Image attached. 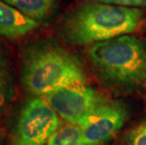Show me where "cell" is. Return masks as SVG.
Instances as JSON below:
<instances>
[{
    "mask_svg": "<svg viewBox=\"0 0 146 145\" xmlns=\"http://www.w3.org/2000/svg\"><path fill=\"white\" fill-rule=\"evenodd\" d=\"M82 62L54 39H41L25 44L21 50V81L34 96L69 86L86 83Z\"/></svg>",
    "mask_w": 146,
    "mask_h": 145,
    "instance_id": "6da1fadb",
    "label": "cell"
},
{
    "mask_svg": "<svg viewBox=\"0 0 146 145\" xmlns=\"http://www.w3.org/2000/svg\"><path fill=\"white\" fill-rule=\"evenodd\" d=\"M143 17V11L138 8L85 3L65 13L58 34L70 44H94L136 31Z\"/></svg>",
    "mask_w": 146,
    "mask_h": 145,
    "instance_id": "7a4b0ae2",
    "label": "cell"
},
{
    "mask_svg": "<svg viewBox=\"0 0 146 145\" xmlns=\"http://www.w3.org/2000/svg\"><path fill=\"white\" fill-rule=\"evenodd\" d=\"M88 56L99 79L108 87L131 91L146 79L145 44L123 35L92 44Z\"/></svg>",
    "mask_w": 146,
    "mask_h": 145,
    "instance_id": "3957f363",
    "label": "cell"
},
{
    "mask_svg": "<svg viewBox=\"0 0 146 145\" xmlns=\"http://www.w3.org/2000/svg\"><path fill=\"white\" fill-rule=\"evenodd\" d=\"M60 125V116L44 98L35 96L20 110L11 145H45Z\"/></svg>",
    "mask_w": 146,
    "mask_h": 145,
    "instance_id": "277c9868",
    "label": "cell"
},
{
    "mask_svg": "<svg viewBox=\"0 0 146 145\" xmlns=\"http://www.w3.org/2000/svg\"><path fill=\"white\" fill-rule=\"evenodd\" d=\"M127 116V110L122 103L104 98L78 125L85 145L108 142L123 126Z\"/></svg>",
    "mask_w": 146,
    "mask_h": 145,
    "instance_id": "5b68a950",
    "label": "cell"
},
{
    "mask_svg": "<svg viewBox=\"0 0 146 145\" xmlns=\"http://www.w3.org/2000/svg\"><path fill=\"white\" fill-rule=\"evenodd\" d=\"M44 100L67 122L79 125L104 97L87 83L60 89L43 96Z\"/></svg>",
    "mask_w": 146,
    "mask_h": 145,
    "instance_id": "8992f818",
    "label": "cell"
},
{
    "mask_svg": "<svg viewBox=\"0 0 146 145\" xmlns=\"http://www.w3.org/2000/svg\"><path fill=\"white\" fill-rule=\"evenodd\" d=\"M39 23L0 0V37L14 40L31 33Z\"/></svg>",
    "mask_w": 146,
    "mask_h": 145,
    "instance_id": "52a82bcc",
    "label": "cell"
},
{
    "mask_svg": "<svg viewBox=\"0 0 146 145\" xmlns=\"http://www.w3.org/2000/svg\"><path fill=\"white\" fill-rule=\"evenodd\" d=\"M38 23H47L58 11L60 0H2Z\"/></svg>",
    "mask_w": 146,
    "mask_h": 145,
    "instance_id": "ba28073f",
    "label": "cell"
},
{
    "mask_svg": "<svg viewBox=\"0 0 146 145\" xmlns=\"http://www.w3.org/2000/svg\"><path fill=\"white\" fill-rule=\"evenodd\" d=\"M45 145H85V141L81 128L68 122L60 125Z\"/></svg>",
    "mask_w": 146,
    "mask_h": 145,
    "instance_id": "9c48e42d",
    "label": "cell"
},
{
    "mask_svg": "<svg viewBox=\"0 0 146 145\" xmlns=\"http://www.w3.org/2000/svg\"><path fill=\"white\" fill-rule=\"evenodd\" d=\"M15 96V83L11 66L0 69V118Z\"/></svg>",
    "mask_w": 146,
    "mask_h": 145,
    "instance_id": "30bf717a",
    "label": "cell"
},
{
    "mask_svg": "<svg viewBox=\"0 0 146 145\" xmlns=\"http://www.w3.org/2000/svg\"><path fill=\"white\" fill-rule=\"evenodd\" d=\"M125 141L127 145H146V119L127 132Z\"/></svg>",
    "mask_w": 146,
    "mask_h": 145,
    "instance_id": "8fae6325",
    "label": "cell"
},
{
    "mask_svg": "<svg viewBox=\"0 0 146 145\" xmlns=\"http://www.w3.org/2000/svg\"><path fill=\"white\" fill-rule=\"evenodd\" d=\"M92 1L127 8H146V0H92Z\"/></svg>",
    "mask_w": 146,
    "mask_h": 145,
    "instance_id": "7c38bea8",
    "label": "cell"
},
{
    "mask_svg": "<svg viewBox=\"0 0 146 145\" xmlns=\"http://www.w3.org/2000/svg\"><path fill=\"white\" fill-rule=\"evenodd\" d=\"M9 65H11L10 55L3 42L0 40V69Z\"/></svg>",
    "mask_w": 146,
    "mask_h": 145,
    "instance_id": "4fadbf2b",
    "label": "cell"
},
{
    "mask_svg": "<svg viewBox=\"0 0 146 145\" xmlns=\"http://www.w3.org/2000/svg\"><path fill=\"white\" fill-rule=\"evenodd\" d=\"M3 138H4V133H3V130L0 128V144L3 141Z\"/></svg>",
    "mask_w": 146,
    "mask_h": 145,
    "instance_id": "5bb4252c",
    "label": "cell"
},
{
    "mask_svg": "<svg viewBox=\"0 0 146 145\" xmlns=\"http://www.w3.org/2000/svg\"><path fill=\"white\" fill-rule=\"evenodd\" d=\"M145 87H146V84H145Z\"/></svg>",
    "mask_w": 146,
    "mask_h": 145,
    "instance_id": "9a60e30c",
    "label": "cell"
}]
</instances>
